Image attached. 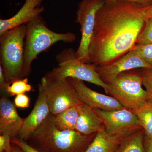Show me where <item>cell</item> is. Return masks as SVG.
<instances>
[{
  "mask_svg": "<svg viewBox=\"0 0 152 152\" xmlns=\"http://www.w3.org/2000/svg\"><path fill=\"white\" fill-rule=\"evenodd\" d=\"M144 69L142 72L143 85L145 88L149 100L152 101V69Z\"/></svg>",
  "mask_w": 152,
  "mask_h": 152,
  "instance_id": "obj_23",
  "label": "cell"
},
{
  "mask_svg": "<svg viewBox=\"0 0 152 152\" xmlns=\"http://www.w3.org/2000/svg\"><path fill=\"white\" fill-rule=\"evenodd\" d=\"M10 85L6 78L2 67L0 65V88L2 94H7V88Z\"/></svg>",
  "mask_w": 152,
  "mask_h": 152,
  "instance_id": "obj_28",
  "label": "cell"
},
{
  "mask_svg": "<svg viewBox=\"0 0 152 152\" xmlns=\"http://www.w3.org/2000/svg\"><path fill=\"white\" fill-rule=\"evenodd\" d=\"M132 110L137 118L145 136L152 139V101L149 100L140 107Z\"/></svg>",
  "mask_w": 152,
  "mask_h": 152,
  "instance_id": "obj_19",
  "label": "cell"
},
{
  "mask_svg": "<svg viewBox=\"0 0 152 152\" xmlns=\"http://www.w3.org/2000/svg\"><path fill=\"white\" fill-rule=\"evenodd\" d=\"M78 118L75 131L85 135L97 133L104 127L103 123L94 109L84 103L77 105Z\"/></svg>",
  "mask_w": 152,
  "mask_h": 152,
  "instance_id": "obj_15",
  "label": "cell"
},
{
  "mask_svg": "<svg viewBox=\"0 0 152 152\" xmlns=\"http://www.w3.org/2000/svg\"><path fill=\"white\" fill-rule=\"evenodd\" d=\"M32 89V86L28 83L27 78L25 77L12 82L7 88V93L9 96H13L29 92Z\"/></svg>",
  "mask_w": 152,
  "mask_h": 152,
  "instance_id": "obj_20",
  "label": "cell"
},
{
  "mask_svg": "<svg viewBox=\"0 0 152 152\" xmlns=\"http://www.w3.org/2000/svg\"><path fill=\"white\" fill-rule=\"evenodd\" d=\"M143 129L124 138L115 152H146Z\"/></svg>",
  "mask_w": 152,
  "mask_h": 152,
  "instance_id": "obj_18",
  "label": "cell"
},
{
  "mask_svg": "<svg viewBox=\"0 0 152 152\" xmlns=\"http://www.w3.org/2000/svg\"><path fill=\"white\" fill-rule=\"evenodd\" d=\"M26 25L14 28L0 36V65L9 83L23 78Z\"/></svg>",
  "mask_w": 152,
  "mask_h": 152,
  "instance_id": "obj_4",
  "label": "cell"
},
{
  "mask_svg": "<svg viewBox=\"0 0 152 152\" xmlns=\"http://www.w3.org/2000/svg\"><path fill=\"white\" fill-rule=\"evenodd\" d=\"M93 109L102 121L107 133L111 135L124 138L142 129L137 118L129 109L110 111Z\"/></svg>",
  "mask_w": 152,
  "mask_h": 152,
  "instance_id": "obj_9",
  "label": "cell"
},
{
  "mask_svg": "<svg viewBox=\"0 0 152 152\" xmlns=\"http://www.w3.org/2000/svg\"><path fill=\"white\" fill-rule=\"evenodd\" d=\"M144 144L146 152H152V139L145 135Z\"/></svg>",
  "mask_w": 152,
  "mask_h": 152,
  "instance_id": "obj_29",
  "label": "cell"
},
{
  "mask_svg": "<svg viewBox=\"0 0 152 152\" xmlns=\"http://www.w3.org/2000/svg\"><path fill=\"white\" fill-rule=\"evenodd\" d=\"M68 81L75 90L80 100L93 109L110 111L125 108L116 99L91 89L83 81L69 78Z\"/></svg>",
  "mask_w": 152,
  "mask_h": 152,
  "instance_id": "obj_10",
  "label": "cell"
},
{
  "mask_svg": "<svg viewBox=\"0 0 152 152\" xmlns=\"http://www.w3.org/2000/svg\"><path fill=\"white\" fill-rule=\"evenodd\" d=\"M43 0H26L18 12L8 19H0V36L9 30L26 25L45 11Z\"/></svg>",
  "mask_w": 152,
  "mask_h": 152,
  "instance_id": "obj_14",
  "label": "cell"
},
{
  "mask_svg": "<svg viewBox=\"0 0 152 152\" xmlns=\"http://www.w3.org/2000/svg\"><path fill=\"white\" fill-rule=\"evenodd\" d=\"M124 138L120 136L109 134L104 126L96 133L85 152H115Z\"/></svg>",
  "mask_w": 152,
  "mask_h": 152,
  "instance_id": "obj_16",
  "label": "cell"
},
{
  "mask_svg": "<svg viewBox=\"0 0 152 152\" xmlns=\"http://www.w3.org/2000/svg\"><path fill=\"white\" fill-rule=\"evenodd\" d=\"M104 2L113 1H126L135 4L143 7L148 8L152 6V0H103Z\"/></svg>",
  "mask_w": 152,
  "mask_h": 152,
  "instance_id": "obj_27",
  "label": "cell"
},
{
  "mask_svg": "<svg viewBox=\"0 0 152 152\" xmlns=\"http://www.w3.org/2000/svg\"><path fill=\"white\" fill-rule=\"evenodd\" d=\"M152 44V17L145 19V26L140 34L136 45Z\"/></svg>",
  "mask_w": 152,
  "mask_h": 152,
  "instance_id": "obj_21",
  "label": "cell"
},
{
  "mask_svg": "<svg viewBox=\"0 0 152 152\" xmlns=\"http://www.w3.org/2000/svg\"><path fill=\"white\" fill-rule=\"evenodd\" d=\"M78 118L77 106H73L55 115V126L60 130H75Z\"/></svg>",
  "mask_w": 152,
  "mask_h": 152,
  "instance_id": "obj_17",
  "label": "cell"
},
{
  "mask_svg": "<svg viewBox=\"0 0 152 152\" xmlns=\"http://www.w3.org/2000/svg\"><path fill=\"white\" fill-rule=\"evenodd\" d=\"M152 17V6L147 10L145 13V19Z\"/></svg>",
  "mask_w": 152,
  "mask_h": 152,
  "instance_id": "obj_31",
  "label": "cell"
},
{
  "mask_svg": "<svg viewBox=\"0 0 152 152\" xmlns=\"http://www.w3.org/2000/svg\"><path fill=\"white\" fill-rule=\"evenodd\" d=\"M12 138L8 135L3 134L0 135V152H9L12 149Z\"/></svg>",
  "mask_w": 152,
  "mask_h": 152,
  "instance_id": "obj_25",
  "label": "cell"
},
{
  "mask_svg": "<svg viewBox=\"0 0 152 152\" xmlns=\"http://www.w3.org/2000/svg\"><path fill=\"white\" fill-rule=\"evenodd\" d=\"M14 103L17 108H28L30 106V98L25 94L18 95L14 99Z\"/></svg>",
  "mask_w": 152,
  "mask_h": 152,
  "instance_id": "obj_24",
  "label": "cell"
},
{
  "mask_svg": "<svg viewBox=\"0 0 152 152\" xmlns=\"http://www.w3.org/2000/svg\"><path fill=\"white\" fill-rule=\"evenodd\" d=\"M26 26L23 78L29 75L33 62L41 53L48 50L58 42L72 43L76 39L75 35L72 32L59 33L52 31L41 15Z\"/></svg>",
  "mask_w": 152,
  "mask_h": 152,
  "instance_id": "obj_3",
  "label": "cell"
},
{
  "mask_svg": "<svg viewBox=\"0 0 152 152\" xmlns=\"http://www.w3.org/2000/svg\"><path fill=\"white\" fill-rule=\"evenodd\" d=\"M50 113L46 119L26 141L41 152H85L97 133L89 135L75 130H60Z\"/></svg>",
  "mask_w": 152,
  "mask_h": 152,
  "instance_id": "obj_2",
  "label": "cell"
},
{
  "mask_svg": "<svg viewBox=\"0 0 152 152\" xmlns=\"http://www.w3.org/2000/svg\"><path fill=\"white\" fill-rule=\"evenodd\" d=\"M134 70L126 71L103 81L110 94L126 108H137L149 100L146 91L142 88V73Z\"/></svg>",
  "mask_w": 152,
  "mask_h": 152,
  "instance_id": "obj_5",
  "label": "cell"
},
{
  "mask_svg": "<svg viewBox=\"0 0 152 152\" xmlns=\"http://www.w3.org/2000/svg\"><path fill=\"white\" fill-rule=\"evenodd\" d=\"M7 94H2L0 99V134L17 138L21 129L24 119L19 115L14 103Z\"/></svg>",
  "mask_w": 152,
  "mask_h": 152,
  "instance_id": "obj_13",
  "label": "cell"
},
{
  "mask_svg": "<svg viewBox=\"0 0 152 152\" xmlns=\"http://www.w3.org/2000/svg\"><path fill=\"white\" fill-rule=\"evenodd\" d=\"M133 49L137 52L146 62L152 66V44L136 45Z\"/></svg>",
  "mask_w": 152,
  "mask_h": 152,
  "instance_id": "obj_22",
  "label": "cell"
},
{
  "mask_svg": "<svg viewBox=\"0 0 152 152\" xmlns=\"http://www.w3.org/2000/svg\"><path fill=\"white\" fill-rule=\"evenodd\" d=\"M40 84L45 91L50 113L54 115L83 103L67 79L50 78L45 76Z\"/></svg>",
  "mask_w": 152,
  "mask_h": 152,
  "instance_id": "obj_7",
  "label": "cell"
},
{
  "mask_svg": "<svg viewBox=\"0 0 152 152\" xmlns=\"http://www.w3.org/2000/svg\"><path fill=\"white\" fill-rule=\"evenodd\" d=\"M104 3L103 0H82L79 4L76 22L80 26L81 39L76 55L84 63H89V48L94 29L96 15Z\"/></svg>",
  "mask_w": 152,
  "mask_h": 152,
  "instance_id": "obj_8",
  "label": "cell"
},
{
  "mask_svg": "<svg viewBox=\"0 0 152 152\" xmlns=\"http://www.w3.org/2000/svg\"><path fill=\"white\" fill-rule=\"evenodd\" d=\"M50 113L45 91L39 83L38 98L34 108L29 115L24 119L21 129L15 138L27 141Z\"/></svg>",
  "mask_w": 152,
  "mask_h": 152,
  "instance_id": "obj_12",
  "label": "cell"
},
{
  "mask_svg": "<svg viewBox=\"0 0 152 152\" xmlns=\"http://www.w3.org/2000/svg\"><path fill=\"white\" fill-rule=\"evenodd\" d=\"M56 60L58 66L47 73L45 77L58 79L72 78L84 81L102 87L107 94V86L97 72L96 66L79 60L72 49L63 50L57 55Z\"/></svg>",
  "mask_w": 152,
  "mask_h": 152,
  "instance_id": "obj_6",
  "label": "cell"
},
{
  "mask_svg": "<svg viewBox=\"0 0 152 152\" xmlns=\"http://www.w3.org/2000/svg\"><path fill=\"white\" fill-rule=\"evenodd\" d=\"M149 8L121 1L105 2L96 15L89 63L106 65L132 50L145 26Z\"/></svg>",
  "mask_w": 152,
  "mask_h": 152,
  "instance_id": "obj_1",
  "label": "cell"
},
{
  "mask_svg": "<svg viewBox=\"0 0 152 152\" xmlns=\"http://www.w3.org/2000/svg\"><path fill=\"white\" fill-rule=\"evenodd\" d=\"M11 142L12 143L15 144L18 146L25 152H41L36 150V149L34 148L25 141L22 140H19L18 139L14 138L12 139Z\"/></svg>",
  "mask_w": 152,
  "mask_h": 152,
  "instance_id": "obj_26",
  "label": "cell"
},
{
  "mask_svg": "<svg viewBox=\"0 0 152 152\" xmlns=\"http://www.w3.org/2000/svg\"><path fill=\"white\" fill-rule=\"evenodd\" d=\"M12 150L9 152H25L18 146L15 144L12 143Z\"/></svg>",
  "mask_w": 152,
  "mask_h": 152,
  "instance_id": "obj_30",
  "label": "cell"
},
{
  "mask_svg": "<svg viewBox=\"0 0 152 152\" xmlns=\"http://www.w3.org/2000/svg\"><path fill=\"white\" fill-rule=\"evenodd\" d=\"M138 68L152 69V66L146 62L134 49L110 64L103 66H96L97 72L102 80Z\"/></svg>",
  "mask_w": 152,
  "mask_h": 152,
  "instance_id": "obj_11",
  "label": "cell"
}]
</instances>
